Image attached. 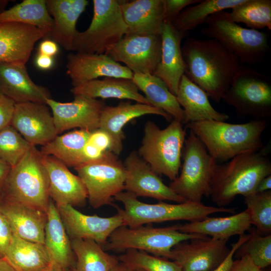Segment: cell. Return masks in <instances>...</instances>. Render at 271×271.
<instances>
[{
    "label": "cell",
    "instance_id": "7402d4cb",
    "mask_svg": "<svg viewBox=\"0 0 271 271\" xmlns=\"http://www.w3.org/2000/svg\"><path fill=\"white\" fill-rule=\"evenodd\" d=\"M185 34L177 30L171 23L164 21L161 32V60L154 75L161 78L175 96L186 71L181 46Z\"/></svg>",
    "mask_w": 271,
    "mask_h": 271
},
{
    "label": "cell",
    "instance_id": "30bf717a",
    "mask_svg": "<svg viewBox=\"0 0 271 271\" xmlns=\"http://www.w3.org/2000/svg\"><path fill=\"white\" fill-rule=\"evenodd\" d=\"M93 15L88 28L78 32L72 51L105 54L127 33L119 1L93 0Z\"/></svg>",
    "mask_w": 271,
    "mask_h": 271
},
{
    "label": "cell",
    "instance_id": "c3c4849f",
    "mask_svg": "<svg viewBox=\"0 0 271 271\" xmlns=\"http://www.w3.org/2000/svg\"><path fill=\"white\" fill-rule=\"evenodd\" d=\"M39 53L53 57L59 51L58 45L50 39L42 41L39 45Z\"/></svg>",
    "mask_w": 271,
    "mask_h": 271
},
{
    "label": "cell",
    "instance_id": "e575fe53",
    "mask_svg": "<svg viewBox=\"0 0 271 271\" xmlns=\"http://www.w3.org/2000/svg\"><path fill=\"white\" fill-rule=\"evenodd\" d=\"M91 132L79 129L57 135L50 142L42 146L40 152L42 155L53 156L68 167L74 169L82 164L83 150Z\"/></svg>",
    "mask_w": 271,
    "mask_h": 271
},
{
    "label": "cell",
    "instance_id": "836d02e7",
    "mask_svg": "<svg viewBox=\"0 0 271 271\" xmlns=\"http://www.w3.org/2000/svg\"><path fill=\"white\" fill-rule=\"evenodd\" d=\"M18 23L32 26L50 39L53 20L47 7L46 0H24L0 13V23Z\"/></svg>",
    "mask_w": 271,
    "mask_h": 271
},
{
    "label": "cell",
    "instance_id": "ffe728a7",
    "mask_svg": "<svg viewBox=\"0 0 271 271\" xmlns=\"http://www.w3.org/2000/svg\"><path fill=\"white\" fill-rule=\"evenodd\" d=\"M66 67L73 87L100 77L132 79L133 75L127 67L105 54L70 53Z\"/></svg>",
    "mask_w": 271,
    "mask_h": 271
},
{
    "label": "cell",
    "instance_id": "ee69618b",
    "mask_svg": "<svg viewBox=\"0 0 271 271\" xmlns=\"http://www.w3.org/2000/svg\"><path fill=\"white\" fill-rule=\"evenodd\" d=\"M16 102L0 91V131L11 125Z\"/></svg>",
    "mask_w": 271,
    "mask_h": 271
},
{
    "label": "cell",
    "instance_id": "f546056e",
    "mask_svg": "<svg viewBox=\"0 0 271 271\" xmlns=\"http://www.w3.org/2000/svg\"><path fill=\"white\" fill-rule=\"evenodd\" d=\"M249 215L244 211L223 217L206 218L198 221L179 225V230L184 233L198 234L216 239L228 240L232 236L245 233L251 227Z\"/></svg>",
    "mask_w": 271,
    "mask_h": 271
},
{
    "label": "cell",
    "instance_id": "680465c9",
    "mask_svg": "<svg viewBox=\"0 0 271 271\" xmlns=\"http://www.w3.org/2000/svg\"><path fill=\"white\" fill-rule=\"evenodd\" d=\"M137 271H145L144 270H142V269H139V270H136Z\"/></svg>",
    "mask_w": 271,
    "mask_h": 271
},
{
    "label": "cell",
    "instance_id": "277c9868",
    "mask_svg": "<svg viewBox=\"0 0 271 271\" xmlns=\"http://www.w3.org/2000/svg\"><path fill=\"white\" fill-rule=\"evenodd\" d=\"M114 199L120 202L124 208L115 205L117 214L122 220V226L134 228L151 223L187 220L193 222L202 220L216 213L235 214V208L207 206L202 203L190 201L177 204H169L162 201L149 204L140 201L133 193L122 191Z\"/></svg>",
    "mask_w": 271,
    "mask_h": 271
},
{
    "label": "cell",
    "instance_id": "d590c367",
    "mask_svg": "<svg viewBox=\"0 0 271 271\" xmlns=\"http://www.w3.org/2000/svg\"><path fill=\"white\" fill-rule=\"evenodd\" d=\"M71 242L76 257L74 271H110L119 262L94 240L74 239Z\"/></svg>",
    "mask_w": 271,
    "mask_h": 271
},
{
    "label": "cell",
    "instance_id": "ab89813d",
    "mask_svg": "<svg viewBox=\"0 0 271 271\" xmlns=\"http://www.w3.org/2000/svg\"><path fill=\"white\" fill-rule=\"evenodd\" d=\"M244 197L251 224L262 235L271 233V191L252 193Z\"/></svg>",
    "mask_w": 271,
    "mask_h": 271
},
{
    "label": "cell",
    "instance_id": "e0dca14e",
    "mask_svg": "<svg viewBox=\"0 0 271 271\" xmlns=\"http://www.w3.org/2000/svg\"><path fill=\"white\" fill-rule=\"evenodd\" d=\"M50 110L46 104L16 103L11 125L31 146H44L58 135Z\"/></svg>",
    "mask_w": 271,
    "mask_h": 271
},
{
    "label": "cell",
    "instance_id": "ba28073f",
    "mask_svg": "<svg viewBox=\"0 0 271 271\" xmlns=\"http://www.w3.org/2000/svg\"><path fill=\"white\" fill-rule=\"evenodd\" d=\"M182 157L180 174L169 186L185 200L202 203L204 196L209 197L210 183L217 162L191 131L185 139Z\"/></svg>",
    "mask_w": 271,
    "mask_h": 271
},
{
    "label": "cell",
    "instance_id": "681fc988",
    "mask_svg": "<svg viewBox=\"0 0 271 271\" xmlns=\"http://www.w3.org/2000/svg\"><path fill=\"white\" fill-rule=\"evenodd\" d=\"M53 57L39 53L35 59V64L40 69L48 70L50 69L54 65Z\"/></svg>",
    "mask_w": 271,
    "mask_h": 271
},
{
    "label": "cell",
    "instance_id": "7a4b0ae2",
    "mask_svg": "<svg viewBox=\"0 0 271 271\" xmlns=\"http://www.w3.org/2000/svg\"><path fill=\"white\" fill-rule=\"evenodd\" d=\"M266 125L265 119L239 124L210 120L186 124L217 162L262 150L261 136Z\"/></svg>",
    "mask_w": 271,
    "mask_h": 271
},
{
    "label": "cell",
    "instance_id": "11a10c76",
    "mask_svg": "<svg viewBox=\"0 0 271 271\" xmlns=\"http://www.w3.org/2000/svg\"><path fill=\"white\" fill-rule=\"evenodd\" d=\"M42 271H74V268H63L54 264L50 263L46 268Z\"/></svg>",
    "mask_w": 271,
    "mask_h": 271
},
{
    "label": "cell",
    "instance_id": "ac0fdd59",
    "mask_svg": "<svg viewBox=\"0 0 271 271\" xmlns=\"http://www.w3.org/2000/svg\"><path fill=\"white\" fill-rule=\"evenodd\" d=\"M57 207L70 240L90 239L103 245L113 231L122 226V219L117 213L102 217L84 214L70 205Z\"/></svg>",
    "mask_w": 271,
    "mask_h": 271
},
{
    "label": "cell",
    "instance_id": "4dcf8cb0",
    "mask_svg": "<svg viewBox=\"0 0 271 271\" xmlns=\"http://www.w3.org/2000/svg\"><path fill=\"white\" fill-rule=\"evenodd\" d=\"M74 95H82L90 98L129 99L136 102L152 105L139 89L132 79L111 77L94 79L72 87Z\"/></svg>",
    "mask_w": 271,
    "mask_h": 271
},
{
    "label": "cell",
    "instance_id": "db71d44e",
    "mask_svg": "<svg viewBox=\"0 0 271 271\" xmlns=\"http://www.w3.org/2000/svg\"><path fill=\"white\" fill-rule=\"evenodd\" d=\"M0 271H16L4 258L0 259Z\"/></svg>",
    "mask_w": 271,
    "mask_h": 271
},
{
    "label": "cell",
    "instance_id": "d6986e66",
    "mask_svg": "<svg viewBox=\"0 0 271 271\" xmlns=\"http://www.w3.org/2000/svg\"><path fill=\"white\" fill-rule=\"evenodd\" d=\"M41 155L42 162L48 175L50 198L57 206H83L88 196L81 179L73 174L66 165L54 157L41 153Z\"/></svg>",
    "mask_w": 271,
    "mask_h": 271
},
{
    "label": "cell",
    "instance_id": "1f68e13d",
    "mask_svg": "<svg viewBox=\"0 0 271 271\" xmlns=\"http://www.w3.org/2000/svg\"><path fill=\"white\" fill-rule=\"evenodd\" d=\"M4 259L16 271H42L51 263L44 244L28 241L14 234Z\"/></svg>",
    "mask_w": 271,
    "mask_h": 271
},
{
    "label": "cell",
    "instance_id": "8fae6325",
    "mask_svg": "<svg viewBox=\"0 0 271 271\" xmlns=\"http://www.w3.org/2000/svg\"><path fill=\"white\" fill-rule=\"evenodd\" d=\"M87 192V200L94 209L113 205L112 201L124 191L125 168L118 156L110 151L99 159L74 168Z\"/></svg>",
    "mask_w": 271,
    "mask_h": 271
},
{
    "label": "cell",
    "instance_id": "74e56055",
    "mask_svg": "<svg viewBox=\"0 0 271 271\" xmlns=\"http://www.w3.org/2000/svg\"><path fill=\"white\" fill-rule=\"evenodd\" d=\"M231 19L250 29L271 30V1L245 0L229 13Z\"/></svg>",
    "mask_w": 271,
    "mask_h": 271
},
{
    "label": "cell",
    "instance_id": "d4e9b609",
    "mask_svg": "<svg viewBox=\"0 0 271 271\" xmlns=\"http://www.w3.org/2000/svg\"><path fill=\"white\" fill-rule=\"evenodd\" d=\"M125 35H160L165 20L164 0L119 1Z\"/></svg>",
    "mask_w": 271,
    "mask_h": 271
},
{
    "label": "cell",
    "instance_id": "bcb514c9",
    "mask_svg": "<svg viewBox=\"0 0 271 271\" xmlns=\"http://www.w3.org/2000/svg\"><path fill=\"white\" fill-rule=\"evenodd\" d=\"M248 234H243L239 235L238 240L231 244L230 252L224 260L215 269L211 271H228L233 261L234 253L236 249L249 237Z\"/></svg>",
    "mask_w": 271,
    "mask_h": 271
},
{
    "label": "cell",
    "instance_id": "60d3db41",
    "mask_svg": "<svg viewBox=\"0 0 271 271\" xmlns=\"http://www.w3.org/2000/svg\"><path fill=\"white\" fill-rule=\"evenodd\" d=\"M120 262L135 269L145 271H182L174 261L147 252L129 249L118 257Z\"/></svg>",
    "mask_w": 271,
    "mask_h": 271
},
{
    "label": "cell",
    "instance_id": "52a82bcc",
    "mask_svg": "<svg viewBox=\"0 0 271 271\" xmlns=\"http://www.w3.org/2000/svg\"><path fill=\"white\" fill-rule=\"evenodd\" d=\"M202 32L230 52L239 63L260 62L269 49L267 35L257 30L245 28L233 22L229 13H216L205 21Z\"/></svg>",
    "mask_w": 271,
    "mask_h": 271
},
{
    "label": "cell",
    "instance_id": "d6a6232c",
    "mask_svg": "<svg viewBox=\"0 0 271 271\" xmlns=\"http://www.w3.org/2000/svg\"><path fill=\"white\" fill-rule=\"evenodd\" d=\"M132 80L152 105L162 109L183 124L184 110L176 96L161 78L155 75L133 73Z\"/></svg>",
    "mask_w": 271,
    "mask_h": 271
},
{
    "label": "cell",
    "instance_id": "7dc6e473",
    "mask_svg": "<svg viewBox=\"0 0 271 271\" xmlns=\"http://www.w3.org/2000/svg\"><path fill=\"white\" fill-rule=\"evenodd\" d=\"M228 271H263L256 266L247 255L242 256L233 263Z\"/></svg>",
    "mask_w": 271,
    "mask_h": 271
},
{
    "label": "cell",
    "instance_id": "7c38bea8",
    "mask_svg": "<svg viewBox=\"0 0 271 271\" xmlns=\"http://www.w3.org/2000/svg\"><path fill=\"white\" fill-rule=\"evenodd\" d=\"M222 100L242 115L259 118L269 117V78L250 67L241 66Z\"/></svg>",
    "mask_w": 271,
    "mask_h": 271
},
{
    "label": "cell",
    "instance_id": "f907efd6",
    "mask_svg": "<svg viewBox=\"0 0 271 271\" xmlns=\"http://www.w3.org/2000/svg\"><path fill=\"white\" fill-rule=\"evenodd\" d=\"M271 175H268L260 180L257 184L254 193H260L270 190Z\"/></svg>",
    "mask_w": 271,
    "mask_h": 271
},
{
    "label": "cell",
    "instance_id": "603a6c76",
    "mask_svg": "<svg viewBox=\"0 0 271 271\" xmlns=\"http://www.w3.org/2000/svg\"><path fill=\"white\" fill-rule=\"evenodd\" d=\"M41 39L44 36L35 27L0 23V63L26 65L35 43Z\"/></svg>",
    "mask_w": 271,
    "mask_h": 271
},
{
    "label": "cell",
    "instance_id": "8d00e7d4",
    "mask_svg": "<svg viewBox=\"0 0 271 271\" xmlns=\"http://www.w3.org/2000/svg\"><path fill=\"white\" fill-rule=\"evenodd\" d=\"M245 0H204L195 5H191L183 10L172 23L178 31L186 33L204 24L211 15L233 9Z\"/></svg>",
    "mask_w": 271,
    "mask_h": 271
},
{
    "label": "cell",
    "instance_id": "f5cc1de1",
    "mask_svg": "<svg viewBox=\"0 0 271 271\" xmlns=\"http://www.w3.org/2000/svg\"><path fill=\"white\" fill-rule=\"evenodd\" d=\"M110 271H137L127 265L119 262Z\"/></svg>",
    "mask_w": 271,
    "mask_h": 271
},
{
    "label": "cell",
    "instance_id": "816d5d0a",
    "mask_svg": "<svg viewBox=\"0 0 271 271\" xmlns=\"http://www.w3.org/2000/svg\"><path fill=\"white\" fill-rule=\"evenodd\" d=\"M11 167L0 159V193Z\"/></svg>",
    "mask_w": 271,
    "mask_h": 271
},
{
    "label": "cell",
    "instance_id": "83f0119b",
    "mask_svg": "<svg viewBox=\"0 0 271 271\" xmlns=\"http://www.w3.org/2000/svg\"><path fill=\"white\" fill-rule=\"evenodd\" d=\"M44 245L51 263L63 268H74L76 257L57 206L50 199L47 210Z\"/></svg>",
    "mask_w": 271,
    "mask_h": 271
},
{
    "label": "cell",
    "instance_id": "7bdbcfd3",
    "mask_svg": "<svg viewBox=\"0 0 271 271\" xmlns=\"http://www.w3.org/2000/svg\"><path fill=\"white\" fill-rule=\"evenodd\" d=\"M165 20L172 23L185 8L200 3L202 0H164Z\"/></svg>",
    "mask_w": 271,
    "mask_h": 271
},
{
    "label": "cell",
    "instance_id": "f6af8a7d",
    "mask_svg": "<svg viewBox=\"0 0 271 271\" xmlns=\"http://www.w3.org/2000/svg\"><path fill=\"white\" fill-rule=\"evenodd\" d=\"M13 235L10 225L0 210V259L4 258Z\"/></svg>",
    "mask_w": 271,
    "mask_h": 271
},
{
    "label": "cell",
    "instance_id": "2e32d148",
    "mask_svg": "<svg viewBox=\"0 0 271 271\" xmlns=\"http://www.w3.org/2000/svg\"><path fill=\"white\" fill-rule=\"evenodd\" d=\"M125 171L124 190L137 197H150L161 201L168 200L177 203L187 200L176 194L166 185L138 155L137 151L129 153L123 163Z\"/></svg>",
    "mask_w": 271,
    "mask_h": 271
},
{
    "label": "cell",
    "instance_id": "44dd1931",
    "mask_svg": "<svg viewBox=\"0 0 271 271\" xmlns=\"http://www.w3.org/2000/svg\"><path fill=\"white\" fill-rule=\"evenodd\" d=\"M147 114L160 115L168 121L173 118L160 108L139 102L121 101L116 106H104L100 114L99 128L110 137L112 142L111 152L119 156L123 150L124 125L130 120Z\"/></svg>",
    "mask_w": 271,
    "mask_h": 271
},
{
    "label": "cell",
    "instance_id": "3957f363",
    "mask_svg": "<svg viewBox=\"0 0 271 271\" xmlns=\"http://www.w3.org/2000/svg\"><path fill=\"white\" fill-rule=\"evenodd\" d=\"M271 175V162L263 151L237 155L217 164L210 183L209 196L219 207H225L238 195L254 193L261 179Z\"/></svg>",
    "mask_w": 271,
    "mask_h": 271
},
{
    "label": "cell",
    "instance_id": "8992f818",
    "mask_svg": "<svg viewBox=\"0 0 271 271\" xmlns=\"http://www.w3.org/2000/svg\"><path fill=\"white\" fill-rule=\"evenodd\" d=\"M49 180L41 155L31 146L22 160L12 167L0 193V200L24 203L47 211Z\"/></svg>",
    "mask_w": 271,
    "mask_h": 271
},
{
    "label": "cell",
    "instance_id": "f35d334b",
    "mask_svg": "<svg viewBox=\"0 0 271 271\" xmlns=\"http://www.w3.org/2000/svg\"><path fill=\"white\" fill-rule=\"evenodd\" d=\"M249 237L235 251L234 256L239 258L247 255L254 264L263 269L271 264V235H262L255 227H250Z\"/></svg>",
    "mask_w": 271,
    "mask_h": 271
},
{
    "label": "cell",
    "instance_id": "4316f807",
    "mask_svg": "<svg viewBox=\"0 0 271 271\" xmlns=\"http://www.w3.org/2000/svg\"><path fill=\"white\" fill-rule=\"evenodd\" d=\"M49 13L53 20L50 39L66 51H72L78 32L76 23L88 5L86 0H46Z\"/></svg>",
    "mask_w": 271,
    "mask_h": 271
},
{
    "label": "cell",
    "instance_id": "5bb4252c",
    "mask_svg": "<svg viewBox=\"0 0 271 271\" xmlns=\"http://www.w3.org/2000/svg\"><path fill=\"white\" fill-rule=\"evenodd\" d=\"M175 245L168 259L177 263L182 271H211L226 258L230 248L228 240L205 236Z\"/></svg>",
    "mask_w": 271,
    "mask_h": 271
},
{
    "label": "cell",
    "instance_id": "4fadbf2b",
    "mask_svg": "<svg viewBox=\"0 0 271 271\" xmlns=\"http://www.w3.org/2000/svg\"><path fill=\"white\" fill-rule=\"evenodd\" d=\"M161 53L160 34L125 35L105 54L117 63H123L133 73L154 75Z\"/></svg>",
    "mask_w": 271,
    "mask_h": 271
},
{
    "label": "cell",
    "instance_id": "5b68a950",
    "mask_svg": "<svg viewBox=\"0 0 271 271\" xmlns=\"http://www.w3.org/2000/svg\"><path fill=\"white\" fill-rule=\"evenodd\" d=\"M186 137L183 124L176 119L164 129L149 120L137 153L156 173L173 181L179 175Z\"/></svg>",
    "mask_w": 271,
    "mask_h": 271
},
{
    "label": "cell",
    "instance_id": "9f6ffc18",
    "mask_svg": "<svg viewBox=\"0 0 271 271\" xmlns=\"http://www.w3.org/2000/svg\"><path fill=\"white\" fill-rule=\"evenodd\" d=\"M9 2V1L7 0H0V13L6 10Z\"/></svg>",
    "mask_w": 271,
    "mask_h": 271
},
{
    "label": "cell",
    "instance_id": "484cf974",
    "mask_svg": "<svg viewBox=\"0 0 271 271\" xmlns=\"http://www.w3.org/2000/svg\"><path fill=\"white\" fill-rule=\"evenodd\" d=\"M0 91L16 103L46 104L51 98L46 87L33 81L25 65L0 63Z\"/></svg>",
    "mask_w": 271,
    "mask_h": 271
},
{
    "label": "cell",
    "instance_id": "b9f144b4",
    "mask_svg": "<svg viewBox=\"0 0 271 271\" xmlns=\"http://www.w3.org/2000/svg\"><path fill=\"white\" fill-rule=\"evenodd\" d=\"M31 146L11 125L0 131V159L11 168L22 160Z\"/></svg>",
    "mask_w": 271,
    "mask_h": 271
},
{
    "label": "cell",
    "instance_id": "9c48e42d",
    "mask_svg": "<svg viewBox=\"0 0 271 271\" xmlns=\"http://www.w3.org/2000/svg\"><path fill=\"white\" fill-rule=\"evenodd\" d=\"M179 225L158 228L121 226L113 231L102 246L105 251H123L134 249L168 259L171 250L177 244L207 236L182 232L178 229Z\"/></svg>",
    "mask_w": 271,
    "mask_h": 271
},
{
    "label": "cell",
    "instance_id": "f1b7e54d",
    "mask_svg": "<svg viewBox=\"0 0 271 271\" xmlns=\"http://www.w3.org/2000/svg\"><path fill=\"white\" fill-rule=\"evenodd\" d=\"M176 96L184 110L183 124L210 120L225 121L229 117L214 109L206 93L185 74L181 79Z\"/></svg>",
    "mask_w": 271,
    "mask_h": 271
},
{
    "label": "cell",
    "instance_id": "cb8c5ba5",
    "mask_svg": "<svg viewBox=\"0 0 271 271\" xmlns=\"http://www.w3.org/2000/svg\"><path fill=\"white\" fill-rule=\"evenodd\" d=\"M0 210L13 234L24 239L44 244L47 211L31 205L0 200Z\"/></svg>",
    "mask_w": 271,
    "mask_h": 271
},
{
    "label": "cell",
    "instance_id": "6f0895ef",
    "mask_svg": "<svg viewBox=\"0 0 271 271\" xmlns=\"http://www.w3.org/2000/svg\"><path fill=\"white\" fill-rule=\"evenodd\" d=\"M263 271H270V268H269V269L268 268L266 270H264V269H263Z\"/></svg>",
    "mask_w": 271,
    "mask_h": 271
},
{
    "label": "cell",
    "instance_id": "9a60e30c",
    "mask_svg": "<svg viewBox=\"0 0 271 271\" xmlns=\"http://www.w3.org/2000/svg\"><path fill=\"white\" fill-rule=\"evenodd\" d=\"M74 96V100L69 102L57 101L52 98L46 100L58 135L73 128L89 131L99 128L100 114L105 106L104 102L82 95Z\"/></svg>",
    "mask_w": 271,
    "mask_h": 271
},
{
    "label": "cell",
    "instance_id": "6da1fadb",
    "mask_svg": "<svg viewBox=\"0 0 271 271\" xmlns=\"http://www.w3.org/2000/svg\"><path fill=\"white\" fill-rule=\"evenodd\" d=\"M185 75L219 103L241 65L236 58L217 41L189 37L182 46Z\"/></svg>",
    "mask_w": 271,
    "mask_h": 271
}]
</instances>
